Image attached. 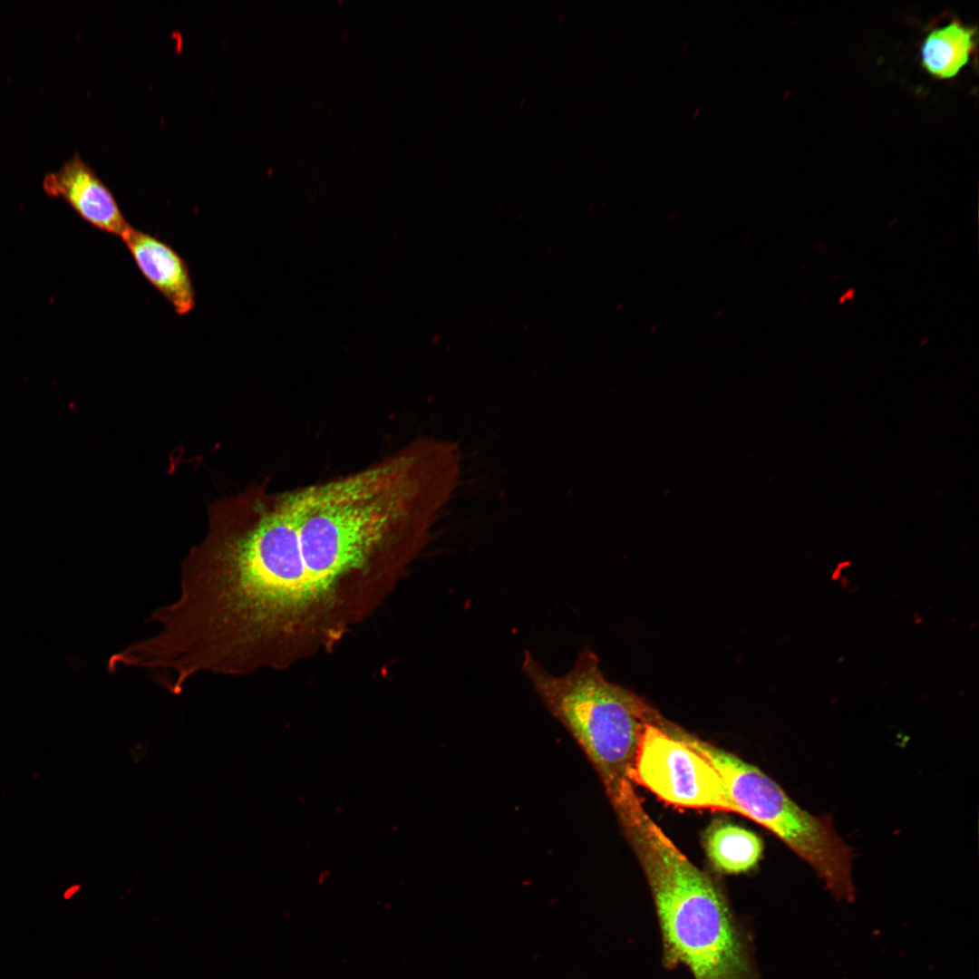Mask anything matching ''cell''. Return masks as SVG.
Segmentation results:
<instances>
[{
    "mask_svg": "<svg viewBox=\"0 0 979 979\" xmlns=\"http://www.w3.org/2000/svg\"><path fill=\"white\" fill-rule=\"evenodd\" d=\"M654 902L667 967L694 979H756L747 944L725 897L635 800L618 815Z\"/></svg>",
    "mask_w": 979,
    "mask_h": 979,
    "instance_id": "1",
    "label": "cell"
},
{
    "mask_svg": "<svg viewBox=\"0 0 979 979\" xmlns=\"http://www.w3.org/2000/svg\"><path fill=\"white\" fill-rule=\"evenodd\" d=\"M522 671L585 751L610 800L633 786L644 730L660 716L636 694L607 680L587 647L565 674H552L530 652L524 654Z\"/></svg>",
    "mask_w": 979,
    "mask_h": 979,
    "instance_id": "2",
    "label": "cell"
},
{
    "mask_svg": "<svg viewBox=\"0 0 979 979\" xmlns=\"http://www.w3.org/2000/svg\"><path fill=\"white\" fill-rule=\"evenodd\" d=\"M666 728L714 767L740 814L762 825L806 861L836 899H855L853 850L837 834L830 817L802 809L768 775L734 754L675 726Z\"/></svg>",
    "mask_w": 979,
    "mask_h": 979,
    "instance_id": "3",
    "label": "cell"
},
{
    "mask_svg": "<svg viewBox=\"0 0 979 979\" xmlns=\"http://www.w3.org/2000/svg\"><path fill=\"white\" fill-rule=\"evenodd\" d=\"M660 717L645 726L633 782L679 807L740 814L718 771L697 751L672 735Z\"/></svg>",
    "mask_w": 979,
    "mask_h": 979,
    "instance_id": "4",
    "label": "cell"
},
{
    "mask_svg": "<svg viewBox=\"0 0 979 979\" xmlns=\"http://www.w3.org/2000/svg\"><path fill=\"white\" fill-rule=\"evenodd\" d=\"M43 187L47 195L63 199L103 232L121 238L131 227L111 190L79 154L46 174Z\"/></svg>",
    "mask_w": 979,
    "mask_h": 979,
    "instance_id": "5",
    "label": "cell"
},
{
    "mask_svg": "<svg viewBox=\"0 0 979 979\" xmlns=\"http://www.w3.org/2000/svg\"><path fill=\"white\" fill-rule=\"evenodd\" d=\"M144 278L172 305L177 315L190 313L196 294L189 267L168 243L133 228L121 238Z\"/></svg>",
    "mask_w": 979,
    "mask_h": 979,
    "instance_id": "6",
    "label": "cell"
},
{
    "mask_svg": "<svg viewBox=\"0 0 979 979\" xmlns=\"http://www.w3.org/2000/svg\"><path fill=\"white\" fill-rule=\"evenodd\" d=\"M977 30L954 17L932 28L920 48L922 67L937 80L955 78L976 51Z\"/></svg>",
    "mask_w": 979,
    "mask_h": 979,
    "instance_id": "7",
    "label": "cell"
},
{
    "mask_svg": "<svg viewBox=\"0 0 979 979\" xmlns=\"http://www.w3.org/2000/svg\"><path fill=\"white\" fill-rule=\"evenodd\" d=\"M703 840L710 862L722 873L747 872L762 856L761 838L752 831L728 821H714L707 829Z\"/></svg>",
    "mask_w": 979,
    "mask_h": 979,
    "instance_id": "8",
    "label": "cell"
},
{
    "mask_svg": "<svg viewBox=\"0 0 979 979\" xmlns=\"http://www.w3.org/2000/svg\"><path fill=\"white\" fill-rule=\"evenodd\" d=\"M78 889H79V887H78V886H75V887H72L71 888H69V889H68V890H67V891H66V892L64 893V897H65V898H70V897H72V896H73V894L75 893V891H76V890H78Z\"/></svg>",
    "mask_w": 979,
    "mask_h": 979,
    "instance_id": "9",
    "label": "cell"
}]
</instances>
